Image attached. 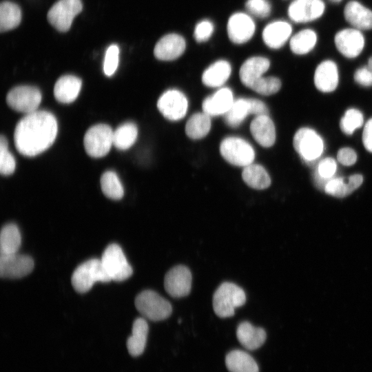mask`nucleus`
I'll use <instances>...</instances> for the list:
<instances>
[{
    "label": "nucleus",
    "instance_id": "f257e3e1",
    "mask_svg": "<svg viewBox=\"0 0 372 372\" xmlns=\"http://www.w3.org/2000/svg\"><path fill=\"white\" fill-rule=\"evenodd\" d=\"M57 130L56 119L50 112L37 110L27 114L15 127V147L22 155L34 156L52 145Z\"/></svg>",
    "mask_w": 372,
    "mask_h": 372
},
{
    "label": "nucleus",
    "instance_id": "f03ea898",
    "mask_svg": "<svg viewBox=\"0 0 372 372\" xmlns=\"http://www.w3.org/2000/svg\"><path fill=\"white\" fill-rule=\"evenodd\" d=\"M246 302V295L242 289L234 283L225 282L215 291L213 296V309L220 318L233 316L235 309Z\"/></svg>",
    "mask_w": 372,
    "mask_h": 372
},
{
    "label": "nucleus",
    "instance_id": "7ed1b4c3",
    "mask_svg": "<svg viewBox=\"0 0 372 372\" xmlns=\"http://www.w3.org/2000/svg\"><path fill=\"white\" fill-rule=\"evenodd\" d=\"M111 280L105 271L101 259L92 258L80 265L74 271L71 282L74 289L79 293H85L97 282H108Z\"/></svg>",
    "mask_w": 372,
    "mask_h": 372
},
{
    "label": "nucleus",
    "instance_id": "20e7f679",
    "mask_svg": "<svg viewBox=\"0 0 372 372\" xmlns=\"http://www.w3.org/2000/svg\"><path fill=\"white\" fill-rule=\"evenodd\" d=\"M134 303L138 311L145 318L152 321L163 320L169 317L172 311L169 302L152 290L141 292Z\"/></svg>",
    "mask_w": 372,
    "mask_h": 372
},
{
    "label": "nucleus",
    "instance_id": "39448f33",
    "mask_svg": "<svg viewBox=\"0 0 372 372\" xmlns=\"http://www.w3.org/2000/svg\"><path fill=\"white\" fill-rule=\"evenodd\" d=\"M101 261L111 280L123 281L133 273L122 249L117 244H110L106 247Z\"/></svg>",
    "mask_w": 372,
    "mask_h": 372
},
{
    "label": "nucleus",
    "instance_id": "423d86ee",
    "mask_svg": "<svg viewBox=\"0 0 372 372\" xmlns=\"http://www.w3.org/2000/svg\"><path fill=\"white\" fill-rule=\"evenodd\" d=\"M222 156L230 164L239 167H246L255 158L252 146L245 140L239 137L229 136L223 139L220 145Z\"/></svg>",
    "mask_w": 372,
    "mask_h": 372
},
{
    "label": "nucleus",
    "instance_id": "0eeeda50",
    "mask_svg": "<svg viewBox=\"0 0 372 372\" xmlns=\"http://www.w3.org/2000/svg\"><path fill=\"white\" fill-rule=\"evenodd\" d=\"M83 143L89 156L103 157L110 152L113 145V131L107 125H95L86 132Z\"/></svg>",
    "mask_w": 372,
    "mask_h": 372
},
{
    "label": "nucleus",
    "instance_id": "6e6552de",
    "mask_svg": "<svg viewBox=\"0 0 372 372\" xmlns=\"http://www.w3.org/2000/svg\"><path fill=\"white\" fill-rule=\"evenodd\" d=\"M293 145L302 160L314 162L322 154L324 144L321 137L313 130L303 127L294 135Z\"/></svg>",
    "mask_w": 372,
    "mask_h": 372
},
{
    "label": "nucleus",
    "instance_id": "1a4fd4ad",
    "mask_svg": "<svg viewBox=\"0 0 372 372\" xmlns=\"http://www.w3.org/2000/svg\"><path fill=\"white\" fill-rule=\"evenodd\" d=\"M82 8L81 0H59L49 10L48 20L57 30L67 32Z\"/></svg>",
    "mask_w": 372,
    "mask_h": 372
},
{
    "label": "nucleus",
    "instance_id": "9d476101",
    "mask_svg": "<svg viewBox=\"0 0 372 372\" xmlns=\"http://www.w3.org/2000/svg\"><path fill=\"white\" fill-rule=\"evenodd\" d=\"M41 98V93L37 87L20 85L8 93L6 101L12 109L27 114L37 110Z\"/></svg>",
    "mask_w": 372,
    "mask_h": 372
},
{
    "label": "nucleus",
    "instance_id": "9b49d317",
    "mask_svg": "<svg viewBox=\"0 0 372 372\" xmlns=\"http://www.w3.org/2000/svg\"><path fill=\"white\" fill-rule=\"evenodd\" d=\"M157 107L167 119L178 121L185 116L188 101L184 94L179 90H169L158 99Z\"/></svg>",
    "mask_w": 372,
    "mask_h": 372
},
{
    "label": "nucleus",
    "instance_id": "f8f14e48",
    "mask_svg": "<svg viewBox=\"0 0 372 372\" xmlns=\"http://www.w3.org/2000/svg\"><path fill=\"white\" fill-rule=\"evenodd\" d=\"M192 277L190 270L184 265H177L169 269L165 276L164 287L174 298L187 296L192 289Z\"/></svg>",
    "mask_w": 372,
    "mask_h": 372
},
{
    "label": "nucleus",
    "instance_id": "ddd939ff",
    "mask_svg": "<svg viewBox=\"0 0 372 372\" xmlns=\"http://www.w3.org/2000/svg\"><path fill=\"white\" fill-rule=\"evenodd\" d=\"M34 268L32 258L18 253L1 254L0 276L3 278H20L28 275Z\"/></svg>",
    "mask_w": 372,
    "mask_h": 372
},
{
    "label": "nucleus",
    "instance_id": "4468645a",
    "mask_svg": "<svg viewBox=\"0 0 372 372\" xmlns=\"http://www.w3.org/2000/svg\"><path fill=\"white\" fill-rule=\"evenodd\" d=\"M255 29L253 19L246 13H234L228 20L227 34L229 39L236 44H242L250 40Z\"/></svg>",
    "mask_w": 372,
    "mask_h": 372
},
{
    "label": "nucleus",
    "instance_id": "2eb2a0df",
    "mask_svg": "<svg viewBox=\"0 0 372 372\" xmlns=\"http://www.w3.org/2000/svg\"><path fill=\"white\" fill-rule=\"evenodd\" d=\"M324 10L322 0H295L289 6L288 14L296 23H305L321 17Z\"/></svg>",
    "mask_w": 372,
    "mask_h": 372
},
{
    "label": "nucleus",
    "instance_id": "dca6fc26",
    "mask_svg": "<svg viewBox=\"0 0 372 372\" xmlns=\"http://www.w3.org/2000/svg\"><path fill=\"white\" fill-rule=\"evenodd\" d=\"M335 46L347 58L358 56L364 46V39L358 29H344L335 36Z\"/></svg>",
    "mask_w": 372,
    "mask_h": 372
},
{
    "label": "nucleus",
    "instance_id": "f3484780",
    "mask_svg": "<svg viewBox=\"0 0 372 372\" xmlns=\"http://www.w3.org/2000/svg\"><path fill=\"white\" fill-rule=\"evenodd\" d=\"M186 48L185 39L178 34H168L156 43L154 54L161 61H172L180 56Z\"/></svg>",
    "mask_w": 372,
    "mask_h": 372
},
{
    "label": "nucleus",
    "instance_id": "a211bd4d",
    "mask_svg": "<svg viewBox=\"0 0 372 372\" xmlns=\"http://www.w3.org/2000/svg\"><path fill=\"white\" fill-rule=\"evenodd\" d=\"M270 62L262 56H252L247 59L241 65L239 75L241 82L251 88L262 74L269 69Z\"/></svg>",
    "mask_w": 372,
    "mask_h": 372
},
{
    "label": "nucleus",
    "instance_id": "6ab92c4d",
    "mask_svg": "<svg viewBox=\"0 0 372 372\" xmlns=\"http://www.w3.org/2000/svg\"><path fill=\"white\" fill-rule=\"evenodd\" d=\"M233 93L228 87L218 90L213 95L206 98L202 107L210 116L225 115L234 103Z\"/></svg>",
    "mask_w": 372,
    "mask_h": 372
},
{
    "label": "nucleus",
    "instance_id": "aec40b11",
    "mask_svg": "<svg viewBox=\"0 0 372 372\" xmlns=\"http://www.w3.org/2000/svg\"><path fill=\"white\" fill-rule=\"evenodd\" d=\"M250 131L254 138L262 147H269L275 143V126L268 115L256 116L250 124Z\"/></svg>",
    "mask_w": 372,
    "mask_h": 372
},
{
    "label": "nucleus",
    "instance_id": "412c9836",
    "mask_svg": "<svg viewBox=\"0 0 372 372\" xmlns=\"http://www.w3.org/2000/svg\"><path fill=\"white\" fill-rule=\"evenodd\" d=\"M291 25L284 21H276L269 23L263 30L262 39L270 48L282 47L291 34Z\"/></svg>",
    "mask_w": 372,
    "mask_h": 372
},
{
    "label": "nucleus",
    "instance_id": "4be33fe9",
    "mask_svg": "<svg viewBox=\"0 0 372 372\" xmlns=\"http://www.w3.org/2000/svg\"><path fill=\"white\" fill-rule=\"evenodd\" d=\"M316 87L323 92L333 91L338 83V72L336 64L330 60L322 61L317 67L314 74Z\"/></svg>",
    "mask_w": 372,
    "mask_h": 372
},
{
    "label": "nucleus",
    "instance_id": "5701e85b",
    "mask_svg": "<svg viewBox=\"0 0 372 372\" xmlns=\"http://www.w3.org/2000/svg\"><path fill=\"white\" fill-rule=\"evenodd\" d=\"M236 336L241 345L247 350H256L265 342L267 337L265 331L256 327L249 322L239 324L236 329Z\"/></svg>",
    "mask_w": 372,
    "mask_h": 372
},
{
    "label": "nucleus",
    "instance_id": "b1692460",
    "mask_svg": "<svg viewBox=\"0 0 372 372\" xmlns=\"http://www.w3.org/2000/svg\"><path fill=\"white\" fill-rule=\"evenodd\" d=\"M82 85L81 80L72 75L60 77L54 87L56 99L62 103L73 102L78 96Z\"/></svg>",
    "mask_w": 372,
    "mask_h": 372
},
{
    "label": "nucleus",
    "instance_id": "393cba45",
    "mask_svg": "<svg viewBox=\"0 0 372 372\" xmlns=\"http://www.w3.org/2000/svg\"><path fill=\"white\" fill-rule=\"evenodd\" d=\"M344 15L355 29H372V11L358 1H349L344 8Z\"/></svg>",
    "mask_w": 372,
    "mask_h": 372
},
{
    "label": "nucleus",
    "instance_id": "a878e982",
    "mask_svg": "<svg viewBox=\"0 0 372 372\" xmlns=\"http://www.w3.org/2000/svg\"><path fill=\"white\" fill-rule=\"evenodd\" d=\"M148 334V324L143 318H136L132 325V334L127 338V348L133 357L139 356L145 350Z\"/></svg>",
    "mask_w": 372,
    "mask_h": 372
},
{
    "label": "nucleus",
    "instance_id": "bb28decb",
    "mask_svg": "<svg viewBox=\"0 0 372 372\" xmlns=\"http://www.w3.org/2000/svg\"><path fill=\"white\" fill-rule=\"evenodd\" d=\"M362 181L363 177L360 174L351 175L348 181H345L342 178L333 177L326 184L324 191L332 196L344 198L358 189Z\"/></svg>",
    "mask_w": 372,
    "mask_h": 372
},
{
    "label": "nucleus",
    "instance_id": "cd10ccee",
    "mask_svg": "<svg viewBox=\"0 0 372 372\" xmlns=\"http://www.w3.org/2000/svg\"><path fill=\"white\" fill-rule=\"evenodd\" d=\"M231 72L230 63L225 60H218L204 71L202 81L203 84L207 87H220L227 81Z\"/></svg>",
    "mask_w": 372,
    "mask_h": 372
},
{
    "label": "nucleus",
    "instance_id": "c85d7f7f",
    "mask_svg": "<svg viewBox=\"0 0 372 372\" xmlns=\"http://www.w3.org/2000/svg\"><path fill=\"white\" fill-rule=\"evenodd\" d=\"M225 364L230 372H258L255 360L241 350L230 351L225 358Z\"/></svg>",
    "mask_w": 372,
    "mask_h": 372
},
{
    "label": "nucleus",
    "instance_id": "c756f323",
    "mask_svg": "<svg viewBox=\"0 0 372 372\" xmlns=\"http://www.w3.org/2000/svg\"><path fill=\"white\" fill-rule=\"evenodd\" d=\"M242 178L245 183L256 189H264L271 185V178L266 169L260 165L250 164L244 167Z\"/></svg>",
    "mask_w": 372,
    "mask_h": 372
},
{
    "label": "nucleus",
    "instance_id": "7c9ffc66",
    "mask_svg": "<svg viewBox=\"0 0 372 372\" xmlns=\"http://www.w3.org/2000/svg\"><path fill=\"white\" fill-rule=\"evenodd\" d=\"M21 242V234L16 225L10 223L2 227L0 234L1 254L17 253Z\"/></svg>",
    "mask_w": 372,
    "mask_h": 372
},
{
    "label": "nucleus",
    "instance_id": "2f4dec72",
    "mask_svg": "<svg viewBox=\"0 0 372 372\" xmlns=\"http://www.w3.org/2000/svg\"><path fill=\"white\" fill-rule=\"evenodd\" d=\"M211 128V118L207 114L198 112L193 114L185 125V133L192 139H200L205 137Z\"/></svg>",
    "mask_w": 372,
    "mask_h": 372
},
{
    "label": "nucleus",
    "instance_id": "473e14b6",
    "mask_svg": "<svg viewBox=\"0 0 372 372\" xmlns=\"http://www.w3.org/2000/svg\"><path fill=\"white\" fill-rule=\"evenodd\" d=\"M21 21V11L16 3L3 1L0 6V30L6 32L17 28Z\"/></svg>",
    "mask_w": 372,
    "mask_h": 372
},
{
    "label": "nucleus",
    "instance_id": "72a5a7b5",
    "mask_svg": "<svg viewBox=\"0 0 372 372\" xmlns=\"http://www.w3.org/2000/svg\"><path fill=\"white\" fill-rule=\"evenodd\" d=\"M138 135L136 125L125 123L113 132V145L118 149H127L135 143Z\"/></svg>",
    "mask_w": 372,
    "mask_h": 372
},
{
    "label": "nucleus",
    "instance_id": "f704fd0d",
    "mask_svg": "<svg viewBox=\"0 0 372 372\" xmlns=\"http://www.w3.org/2000/svg\"><path fill=\"white\" fill-rule=\"evenodd\" d=\"M249 114H251L249 100L241 98L234 101L224 118L229 126L234 127L240 125Z\"/></svg>",
    "mask_w": 372,
    "mask_h": 372
},
{
    "label": "nucleus",
    "instance_id": "c9c22d12",
    "mask_svg": "<svg viewBox=\"0 0 372 372\" xmlns=\"http://www.w3.org/2000/svg\"><path fill=\"white\" fill-rule=\"evenodd\" d=\"M316 34L310 29L302 30L294 34L290 40V48L296 54H304L315 46Z\"/></svg>",
    "mask_w": 372,
    "mask_h": 372
},
{
    "label": "nucleus",
    "instance_id": "e433bc0d",
    "mask_svg": "<svg viewBox=\"0 0 372 372\" xmlns=\"http://www.w3.org/2000/svg\"><path fill=\"white\" fill-rule=\"evenodd\" d=\"M101 187L104 195L109 198L119 200L123 196V185L116 174L112 171H107L103 174Z\"/></svg>",
    "mask_w": 372,
    "mask_h": 372
},
{
    "label": "nucleus",
    "instance_id": "4c0bfd02",
    "mask_svg": "<svg viewBox=\"0 0 372 372\" xmlns=\"http://www.w3.org/2000/svg\"><path fill=\"white\" fill-rule=\"evenodd\" d=\"M336 163L332 158H326L321 160L317 167V172L315 174V183L320 189H324L326 184L333 178L336 171Z\"/></svg>",
    "mask_w": 372,
    "mask_h": 372
},
{
    "label": "nucleus",
    "instance_id": "58836bf2",
    "mask_svg": "<svg viewBox=\"0 0 372 372\" xmlns=\"http://www.w3.org/2000/svg\"><path fill=\"white\" fill-rule=\"evenodd\" d=\"M362 114L358 110L349 109L346 111L340 121V129L346 134H352L355 129L363 125Z\"/></svg>",
    "mask_w": 372,
    "mask_h": 372
},
{
    "label": "nucleus",
    "instance_id": "ea45409f",
    "mask_svg": "<svg viewBox=\"0 0 372 372\" xmlns=\"http://www.w3.org/2000/svg\"><path fill=\"white\" fill-rule=\"evenodd\" d=\"M16 167L14 156L8 150V141L6 137L0 138V172L3 176L12 174Z\"/></svg>",
    "mask_w": 372,
    "mask_h": 372
},
{
    "label": "nucleus",
    "instance_id": "a19ab883",
    "mask_svg": "<svg viewBox=\"0 0 372 372\" xmlns=\"http://www.w3.org/2000/svg\"><path fill=\"white\" fill-rule=\"evenodd\" d=\"M281 82L274 76H262L251 89L262 95H271L276 93L280 89Z\"/></svg>",
    "mask_w": 372,
    "mask_h": 372
},
{
    "label": "nucleus",
    "instance_id": "79ce46f5",
    "mask_svg": "<svg viewBox=\"0 0 372 372\" xmlns=\"http://www.w3.org/2000/svg\"><path fill=\"white\" fill-rule=\"evenodd\" d=\"M119 48L117 45H110L106 50L103 61V72L107 76H111L116 70L118 65Z\"/></svg>",
    "mask_w": 372,
    "mask_h": 372
},
{
    "label": "nucleus",
    "instance_id": "37998d69",
    "mask_svg": "<svg viewBox=\"0 0 372 372\" xmlns=\"http://www.w3.org/2000/svg\"><path fill=\"white\" fill-rule=\"evenodd\" d=\"M245 8L251 14L259 18L267 17L271 12V4L267 0H247Z\"/></svg>",
    "mask_w": 372,
    "mask_h": 372
},
{
    "label": "nucleus",
    "instance_id": "c03bdc74",
    "mask_svg": "<svg viewBox=\"0 0 372 372\" xmlns=\"http://www.w3.org/2000/svg\"><path fill=\"white\" fill-rule=\"evenodd\" d=\"M214 24L207 19L198 22L194 29V37L197 42L201 43L207 41L213 34Z\"/></svg>",
    "mask_w": 372,
    "mask_h": 372
},
{
    "label": "nucleus",
    "instance_id": "a18cd8bd",
    "mask_svg": "<svg viewBox=\"0 0 372 372\" xmlns=\"http://www.w3.org/2000/svg\"><path fill=\"white\" fill-rule=\"evenodd\" d=\"M337 159L342 165L350 166L355 163L357 154L351 148H341L338 152Z\"/></svg>",
    "mask_w": 372,
    "mask_h": 372
},
{
    "label": "nucleus",
    "instance_id": "49530a36",
    "mask_svg": "<svg viewBox=\"0 0 372 372\" xmlns=\"http://www.w3.org/2000/svg\"><path fill=\"white\" fill-rule=\"evenodd\" d=\"M354 80L361 85H372V72L366 67L358 69L354 74Z\"/></svg>",
    "mask_w": 372,
    "mask_h": 372
},
{
    "label": "nucleus",
    "instance_id": "de8ad7c7",
    "mask_svg": "<svg viewBox=\"0 0 372 372\" xmlns=\"http://www.w3.org/2000/svg\"><path fill=\"white\" fill-rule=\"evenodd\" d=\"M251 114L256 116L268 115L269 111L266 105L261 101L255 99H249Z\"/></svg>",
    "mask_w": 372,
    "mask_h": 372
},
{
    "label": "nucleus",
    "instance_id": "09e8293b",
    "mask_svg": "<svg viewBox=\"0 0 372 372\" xmlns=\"http://www.w3.org/2000/svg\"><path fill=\"white\" fill-rule=\"evenodd\" d=\"M362 142L366 149L372 152V118L367 121L364 127Z\"/></svg>",
    "mask_w": 372,
    "mask_h": 372
},
{
    "label": "nucleus",
    "instance_id": "8fccbe9b",
    "mask_svg": "<svg viewBox=\"0 0 372 372\" xmlns=\"http://www.w3.org/2000/svg\"><path fill=\"white\" fill-rule=\"evenodd\" d=\"M367 68L372 72V56L369 59Z\"/></svg>",
    "mask_w": 372,
    "mask_h": 372
},
{
    "label": "nucleus",
    "instance_id": "3c124183",
    "mask_svg": "<svg viewBox=\"0 0 372 372\" xmlns=\"http://www.w3.org/2000/svg\"><path fill=\"white\" fill-rule=\"evenodd\" d=\"M330 1L333 2V3H339L340 1H341L342 0H329Z\"/></svg>",
    "mask_w": 372,
    "mask_h": 372
}]
</instances>
